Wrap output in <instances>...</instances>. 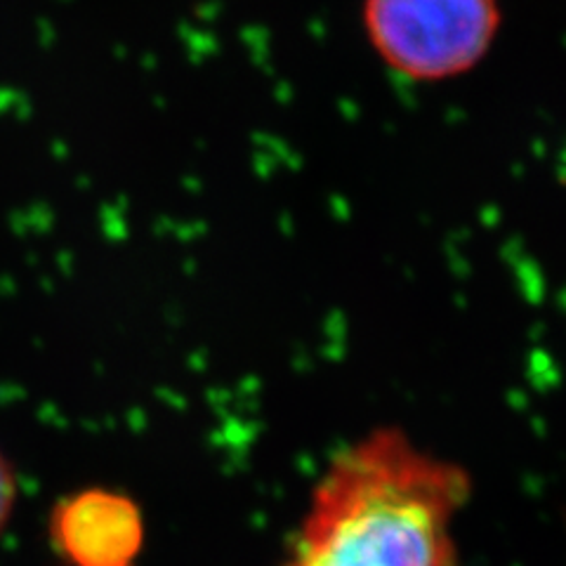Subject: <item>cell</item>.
I'll return each instance as SVG.
<instances>
[{
	"mask_svg": "<svg viewBox=\"0 0 566 566\" xmlns=\"http://www.w3.org/2000/svg\"><path fill=\"white\" fill-rule=\"evenodd\" d=\"M472 476L382 428L335 453L279 566H460Z\"/></svg>",
	"mask_w": 566,
	"mask_h": 566,
	"instance_id": "obj_1",
	"label": "cell"
},
{
	"mask_svg": "<svg viewBox=\"0 0 566 566\" xmlns=\"http://www.w3.org/2000/svg\"><path fill=\"white\" fill-rule=\"evenodd\" d=\"M503 29L501 0H361V31L401 81L437 85L480 66Z\"/></svg>",
	"mask_w": 566,
	"mask_h": 566,
	"instance_id": "obj_2",
	"label": "cell"
},
{
	"mask_svg": "<svg viewBox=\"0 0 566 566\" xmlns=\"http://www.w3.org/2000/svg\"><path fill=\"white\" fill-rule=\"evenodd\" d=\"M50 536L71 566H133L145 545V520L130 495L87 489L55 507Z\"/></svg>",
	"mask_w": 566,
	"mask_h": 566,
	"instance_id": "obj_3",
	"label": "cell"
},
{
	"mask_svg": "<svg viewBox=\"0 0 566 566\" xmlns=\"http://www.w3.org/2000/svg\"><path fill=\"white\" fill-rule=\"evenodd\" d=\"M14 495H17V484H14V474L8 465V460L0 455V528L6 526L12 505H14Z\"/></svg>",
	"mask_w": 566,
	"mask_h": 566,
	"instance_id": "obj_4",
	"label": "cell"
}]
</instances>
